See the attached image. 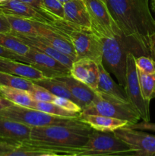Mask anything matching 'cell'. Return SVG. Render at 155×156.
I'll return each instance as SVG.
<instances>
[{
	"label": "cell",
	"instance_id": "1",
	"mask_svg": "<svg viewBox=\"0 0 155 156\" xmlns=\"http://www.w3.org/2000/svg\"><path fill=\"white\" fill-rule=\"evenodd\" d=\"M130 53L150 56V37L155 32V19L148 0H106Z\"/></svg>",
	"mask_w": 155,
	"mask_h": 156
},
{
	"label": "cell",
	"instance_id": "2",
	"mask_svg": "<svg viewBox=\"0 0 155 156\" xmlns=\"http://www.w3.org/2000/svg\"><path fill=\"white\" fill-rule=\"evenodd\" d=\"M92 131L84 123L33 127L30 140L21 145L49 153L78 154Z\"/></svg>",
	"mask_w": 155,
	"mask_h": 156
},
{
	"label": "cell",
	"instance_id": "3",
	"mask_svg": "<svg viewBox=\"0 0 155 156\" xmlns=\"http://www.w3.org/2000/svg\"><path fill=\"white\" fill-rule=\"evenodd\" d=\"M50 26L68 37L74 47L75 59H89L97 63L103 62L101 42L91 30L74 25L65 20H56Z\"/></svg>",
	"mask_w": 155,
	"mask_h": 156
},
{
	"label": "cell",
	"instance_id": "4",
	"mask_svg": "<svg viewBox=\"0 0 155 156\" xmlns=\"http://www.w3.org/2000/svg\"><path fill=\"white\" fill-rule=\"evenodd\" d=\"M77 156H136V154L113 132L93 129Z\"/></svg>",
	"mask_w": 155,
	"mask_h": 156
},
{
	"label": "cell",
	"instance_id": "5",
	"mask_svg": "<svg viewBox=\"0 0 155 156\" xmlns=\"http://www.w3.org/2000/svg\"><path fill=\"white\" fill-rule=\"evenodd\" d=\"M0 115L23 123L30 127L56 126V125H77L83 122L79 117H63L51 115L43 111L12 105L0 111Z\"/></svg>",
	"mask_w": 155,
	"mask_h": 156
},
{
	"label": "cell",
	"instance_id": "6",
	"mask_svg": "<svg viewBox=\"0 0 155 156\" xmlns=\"http://www.w3.org/2000/svg\"><path fill=\"white\" fill-rule=\"evenodd\" d=\"M80 114L106 116L127 120L131 125L138 123L140 117L129 101L119 100L103 93L96 91L94 101Z\"/></svg>",
	"mask_w": 155,
	"mask_h": 156
},
{
	"label": "cell",
	"instance_id": "7",
	"mask_svg": "<svg viewBox=\"0 0 155 156\" xmlns=\"http://www.w3.org/2000/svg\"><path fill=\"white\" fill-rule=\"evenodd\" d=\"M103 49V63L115 76L118 83L126 88V62L129 49L121 36L100 37Z\"/></svg>",
	"mask_w": 155,
	"mask_h": 156
},
{
	"label": "cell",
	"instance_id": "8",
	"mask_svg": "<svg viewBox=\"0 0 155 156\" xmlns=\"http://www.w3.org/2000/svg\"><path fill=\"white\" fill-rule=\"evenodd\" d=\"M88 9L91 31L100 37L121 36V32L112 18L106 0H83ZM123 38V37H122Z\"/></svg>",
	"mask_w": 155,
	"mask_h": 156
},
{
	"label": "cell",
	"instance_id": "9",
	"mask_svg": "<svg viewBox=\"0 0 155 156\" xmlns=\"http://www.w3.org/2000/svg\"><path fill=\"white\" fill-rule=\"evenodd\" d=\"M135 59V56L129 52L127 55V62H126V79L125 91L129 103L135 108L140 118L143 121L149 122L150 121V102L144 100L141 94Z\"/></svg>",
	"mask_w": 155,
	"mask_h": 156
},
{
	"label": "cell",
	"instance_id": "10",
	"mask_svg": "<svg viewBox=\"0 0 155 156\" xmlns=\"http://www.w3.org/2000/svg\"><path fill=\"white\" fill-rule=\"evenodd\" d=\"M118 138L128 144L136 156H148L155 152V136L146 133L129 126L114 131Z\"/></svg>",
	"mask_w": 155,
	"mask_h": 156
},
{
	"label": "cell",
	"instance_id": "11",
	"mask_svg": "<svg viewBox=\"0 0 155 156\" xmlns=\"http://www.w3.org/2000/svg\"><path fill=\"white\" fill-rule=\"evenodd\" d=\"M25 62L43 73L46 78H57L70 74V69L54 58L36 49L30 47L26 53Z\"/></svg>",
	"mask_w": 155,
	"mask_h": 156
},
{
	"label": "cell",
	"instance_id": "12",
	"mask_svg": "<svg viewBox=\"0 0 155 156\" xmlns=\"http://www.w3.org/2000/svg\"><path fill=\"white\" fill-rule=\"evenodd\" d=\"M34 22V25L37 30V36L51 44L56 50H59L64 54L73 58L75 60L76 55L72 44L67 36L59 30L53 28L49 24Z\"/></svg>",
	"mask_w": 155,
	"mask_h": 156
},
{
	"label": "cell",
	"instance_id": "13",
	"mask_svg": "<svg viewBox=\"0 0 155 156\" xmlns=\"http://www.w3.org/2000/svg\"><path fill=\"white\" fill-rule=\"evenodd\" d=\"M0 11L5 15H15L49 25L53 24L56 20L43 15L20 0H10L6 2L0 3Z\"/></svg>",
	"mask_w": 155,
	"mask_h": 156
},
{
	"label": "cell",
	"instance_id": "14",
	"mask_svg": "<svg viewBox=\"0 0 155 156\" xmlns=\"http://www.w3.org/2000/svg\"><path fill=\"white\" fill-rule=\"evenodd\" d=\"M98 64L89 59H75L70 69V76L96 91L99 79Z\"/></svg>",
	"mask_w": 155,
	"mask_h": 156
},
{
	"label": "cell",
	"instance_id": "15",
	"mask_svg": "<svg viewBox=\"0 0 155 156\" xmlns=\"http://www.w3.org/2000/svg\"><path fill=\"white\" fill-rule=\"evenodd\" d=\"M31 127L0 115V141L22 144L30 140Z\"/></svg>",
	"mask_w": 155,
	"mask_h": 156
},
{
	"label": "cell",
	"instance_id": "16",
	"mask_svg": "<svg viewBox=\"0 0 155 156\" xmlns=\"http://www.w3.org/2000/svg\"><path fill=\"white\" fill-rule=\"evenodd\" d=\"M64 84L68 91L72 94L76 104L83 111L91 105L96 96V91L83 82L76 80L69 75L56 78Z\"/></svg>",
	"mask_w": 155,
	"mask_h": 156
},
{
	"label": "cell",
	"instance_id": "17",
	"mask_svg": "<svg viewBox=\"0 0 155 156\" xmlns=\"http://www.w3.org/2000/svg\"><path fill=\"white\" fill-rule=\"evenodd\" d=\"M0 72L20 76L32 81L45 78L43 73L30 64L0 56Z\"/></svg>",
	"mask_w": 155,
	"mask_h": 156
},
{
	"label": "cell",
	"instance_id": "18",
	"mask_svg": "<svg viewBox=\"0 0 155 156\" xmlns=\"http://www.w3.org/2000/svg\"><path fill=\"white\" fill-rule=\"evenodd\" d=\"M64 5V20L82 28L91 30L88 9L83 0H70Z\"/></svg>",
	"mask_w": 155,
	"mask_h": 156
},
{
	"label": "cell",
	"instance_id": "19",
	"mask_svg": "<svg viewBox=\"0 0 155 156\" xmlns=\"http://www.w3.org/2000/svg\"><path fill=\"white\" fill-rule=\"evenodd\" d=\"M15 35V34H14ZM18 37L22 42H24L26 45L29 47H33L36 49L40 51L43 52L45 54L54 58L57 61L66 66L70 69L74 62V59L67 55L64 54L59 50H56L55 47H53L51 44H49L43 39L38 36L35 37H26V36H19V35H15Z\"/></svg>",
	"mask_w": 155,
	"mask_h": 156
},
{
	"label": "cell",
	"instance_id": "20",
	"mask_svg": "<svg viewBox=\"0 0 155 156\" xmlns=\"http://www.w3.org/2000/svg\"><path fill=\"white\" fill-rule=\"evenodd\" d=\"M79 119L92 129L101 132H114L119 128L130 126L127 120L106 116L80 114Z\"/></svg>",
	"mask_w": 155,
	"mask_h": 156
},
{
	"label": "cell",
	"instance_id": "21",
	"mask_svg": "<svg viewBox=\"0 0 155 156\" xmlns=\"http://www.w3.org/2000/svg\"><path fill=\"white\" fill-rule=\"evenodd\" d=\"M99 79L97 90L96 91L108 94L119 100L129 101L125 90L112 80L109 72L103 63H99Z\"/></svg>",
	"mask_w": 155,
	"mask_h": 156
},
{
	"label": "cell",
	"instance_id": "22",
	"mask_svg": "<svg viewBox=\"0 0 155 156\" xmlns=\"http://www.w3.org/2000/svg\"><path fill=\"white\" fill-rule=\"evenodd\" d=\"M0 94L13 105L25 108H33L35 101L29 91L5 85H0Z\"/></svg>",
	"mask_w": 155,
	"mask_h": 156
},
{
	"label": "cell",
	"instance_id": "23",
	"mask_svg": "<svg viewBox=\"0 0 155 156\" xmlns=\"http://www.w3.org/2000/svg\"><path fill=\"white\" fill-rule=\"evenodd\" d=\"M5 16L10 24L11 34L19 36H37V30L33 21L12 15H5Z\"/></svg>",
	"mask_w": 155,
	"mask_h": 156
},
{
	"label": "cell",
	"instance_id": "24",
	"mask_svg": "<svg viewBox=\"0 0 155 156\" xmlns=\"http://www.w3.org/2000/svg\"><path fill=\"white\" fill-rule=\"evenodd\" d=\"M33 83L37 84L40 85L43 88L48 90L50 93L54 94L57 97H62L65 98H68L76 103L75 100L73 98L72 94L70 93L68 88H66L65 85L60 81L58 80L56 78H43L42 79L33 81Z\"/></svg>",
	"mask_w": 155,
	"mask_h": 156
},
{
	"label": "cell",
	"instance_id": "25",
	"mask_svg": "<svg viewBox=\"0 0 155 156\" xmlns=\"http://www.w3.org/2000/svg\"><path fill=\"white\" fill-rule=\"evenodd\" d=\"M0 46L23 56L30 49L18 37L11 33H0Z\"/></svg>",
	"mask_w": 155,
	"mask_h": 156
},
{
	"label": "cell",
	"instance_id": "26",
	"mask_svg": "<svg viewBox=\"0 0 155 156\" xmlns=\"http://www.w3.org/2000/svg\"><path fill=\"white\" fill-rule=\"evenodd\" d=\"M0 85L30 91L33 88V82L20 76L0 72Z\"/></svg>",
	"mask_w": 155,
	"mask_h": 156
},
{
	"label": "cell",
	"instance_id": "27",
	"mask_svg": "<svg viewBox=\"0 0 155 156\" xmlns=\"http://www.w3.org/2000/svg\"><path fill=\"white\" fill-rule=\"evenodd\" d=\"M33 109L43 111L51 115L63 117H79V113L71 112L61 108L53 102H43L35 101L33 106Z\"/></svg>",
	"mask_w": 155,
	"mask_h": 156
},
{
	"label": "cell",
	"instance_id": "28",
	"mask_svg": "<svg viewBox=\"0 0 155 156\" xmlns=\"http://www.w3.org/2000/svg\"><path fill=\"white\" fill-rule=\"evenodd\" d=\"M138 75L143 98L150 102L155 98V73L146 74L138 71Z\"/></svg>",
	"mask_w": 155,
	"mask_h": 156
},
{
	"label": "cell",
	"instance_id": "29",
	"mask_svg": "<svg viewBox=\"0 0 155 156\" xmlns=\"http://www.w3.org/2000/svg\"><path fill=\"white\" fill-rule=\"evenodd\" d=\"M47 13L56 20H64L63 4L58 0H43Z\"/></svg>",
	"mask_w": 155,
	"mask_h": 156
},
{
	"label": "cell",
	"instance_id": "30",
	"mask_svg": "<svg viewBox=\"0 0 155 156\" xmlns=\"http://www.w3.org/2000/svg\"><path fill=\"white\" fill-rule=\"evenodd\" d=\"M29 92L33 100L36 101L53 102L56 97L54 94L50 93L48 90L35 83H33V88Z\"/></svg>",
	"mask_w": 155,
	"mask_h": 156
},
{
	"label": "cell",
	"instance_id": "31",
	"mask_svg": "<svg viewBox=\"0 0 155 156\" xmlns=\"http://www.w3.org/2000/svg\"><path fill=\"white\" fill-rule=\"evenodd\" d=\"M135 61L138 71L146 74H151L155 73V61L150 56H138L135 57Z\"/></svg>",
	"mask_w": 155,
	"mask_h": 156
},
{
	"label": "cell",
	"instance_id": "32",
	"mask_svg": "<svg viewBox=\"0 0 155 156\" xmlns=\"http://www.w3.org/2000/svg\"><path fill=\"white\" fill-rule=\"evenodd\" d=\"M42 153H46V152L21 145L20 147L17 148L15 150L3 155H0V156H37Z\"/></svg>",
	"mask_w": 155,
	"mask_h": 156
},
{
	"label": "cell",
	"instance_id": "33",
	"mask_svg": "<svg viewBox=\"0 0 155 156\" xmlns=\"http://www.w3.org/2000/svg\"><path fill=\"white\" fill-rule=\"evenodd\" d=\"M53 103L59 105L61 108H64V109L67 110V111H71V112L79 113V114H80L82 111L81 108L77 104L74 103V101H72L70 100V99L65 98L57 97V96H56Z\"/></svg>",
	"mask_w": 155,
	"mask_h": 156
},
{
	"label": "cell",
	"instance_id": "34",
	"mask_svg": "<svg viewBox=\"0 0 155 156\" xmlns=\"http://www.w3.org/2000/svg\"><path fill=\"white\" fill-rule=\"evenodd\" d=\"M20 1L26 3V4H27L28 5L31 6L32 8H33L34 9L37 10L38 12H41V13L43 14V15H47V16L49 17H51L48 13H47L46 11L45 7H44L43 1V0H20ZM51 18H53V17H51Z\"/></svg>",
	"mask_w": 155,
	"mask_h": 156
},
{
	"label": "cell",
	"instance_id": "35",
	"mask_svg": "<svg viewBox=\"0 0 155 156\" xmlns=\"http://www.w3.org/2000/svg\"><path fill=\"white\" fill-rule=\"evenodd\" d=\"M0 56L1 57L8 58V59H15V60L25 62V58H24V56L17 54V53H14V52L11 51V50L2 47V46H0Z\"/></svg>",
	"mask_w": 155,
	"mask_h": 156
},
{
	"label": "cell",
	"instance_id": "36",
	"mask_svg": "<svg viewBox=\"0 0 155 156\" xmlns=\"http://www.w3.org/2000/svg\"><path fill=\"white\" fill-rule=\"evenodd\" d=\"M129 127L132 129H139V130H150L155 131V123L149 122L142 121L141 123H137L133 125L129 126Z\"/></svg>",
	"mask_w": 155,
	"mask_h": 156
},
{
	"label": "cell",
	"instance_id": "37",
	"mask_svg": "<svg viewBox=\"0 0 155 156\" xmlns=\"http://www.w3.org/2000/svg\"><path fill=\"white\" fill-rule=\"evenodd\" d=\"M21 144H15V143H8L5 141H0V155H3L7 152H12L17 148L20 147Z\"/></svg>",
	"mask_w": 155,
	"mask_h": 156
},
{
	"label": "cell",
	"instance_id": "38",
	"mask_svg": "<svg viewBox=\"0 0 155 156\" xmlns=\"http://www.w3.org/2000/svg\"><path fill=\"white\" fill-rule=\"evenodd\" d=\"M0 33H11V27L5 15L0 11Z\"/></svg>",
	"mask_w": 155,
	"mask_h": 156
},
{
	"label": "cell",
	"instance_id": "39",
	"mask_svg": "<svg viewBox=\"0 0 155 156\" xmlns=\"http://www.w3.org/2000/svg\"><path fill=\"white\" fill-rule=\"evenodd\" d=\"M150 57L155 61V32L150 37Z\"/></svg>",
	"mask_w": 155,
	"mask_h": 156
},
{
	"label": "cell",
	"instance_id": "40",
	"mask_svg": "<svg viewBox=\"0 0 155 156\" xmlns=\"http://www.w3.org/2000/svg\"><path fill=\"white\" fill-rule=\"evenodd\" d=\"M12 105H13L12 102H10L9 101H8L7 99H5V98H3L2 96L0 95V111L8 108V107L11 106Z\"/></svg>",
	"mask_w": 155,
	"mask_h": 156
},
{
	"label": "cell",
	"instance_id": "41",
	"mask_svg": "<svg viewBox=\"0 0 155 156\" xmlns=\"http://www.w3.org/2000/svg\"><path fill=\"white\" fill-rule=\"evenodd\" d=\"M37 156H77V154H59V153H42Z\"/></svg>",
	"mask_w": 155,
	"mask_h": 156
},
{
	"label": "cell",
	"instance_id": "42",
	"mask_svg": "<svg viewBox=\"0 0 155 156\" xmlns=\"http://www.w3.org/2000/svg\"><path fill=\"white\" fill-rule=\"evenodd\" d=\"M151 7L152 10H153V12L155 13V0H151Z\"/></svg>",
	"mask_w": 155,
	"mask_h": 156
},
{
	"label": "cell",
	"instance_id": "43",
	"mask_svg": "<svg viewBox=\"0 0 155 156\" xmlns=\"http://www.w3.org/2000/svg\"><path fill=\"white\" fill-rule=\"evenodd\" d=\"M58 1L59 2H60L61 3H62V4H65V3L66 2H69L70 0H58Z\"/></svg>",
	"mask_w": 155,
	"mask_h": 156
},
{
	"label": "cell",
	"instance_id": "44",
	"mask_svg": "<svg viewBox=\"0 0 155 156\" xmlns=\"http://www.w3.org/2000/svg\"><path fill=\"white\" fill-rule=\"evenodd\" d=\"M8 1H10V0H0V3H3V2H6Z\"/></svg>",
	"mask_w": 155,
	"mask_h": 156
},
{
	"label": "cell",
	"instance_id": "45",
	"mask_svg": "<svg viewBox=\"0 0 155 156\" xmlns=\"http://www.w3.org/2000/svg\"><path fill=\"white\" fill-rule=\"evenodd\" d=\"M148 156H155V152H153V153L150 154V155H148Z\"/></svg>",
	"mask_w": 155,
	"mask_h": 156
},
{
	"label": "cell",
	"instance_id": "46",
	"mask_svg": "<svg viewBox=\"0 0 155 156\" xmlns=\"http://www.w3.org/2000/svg\"><path fill=\"white\" fill-rule=\"evenodd\" d=\"M0 95H1V94H0Z\"/></svg>",
	"mask_w": 155,
	"mask_h": 156
}]
</instances>
